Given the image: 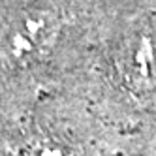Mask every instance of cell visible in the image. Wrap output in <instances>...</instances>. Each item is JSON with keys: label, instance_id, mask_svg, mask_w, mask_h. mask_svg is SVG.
<instances>
[{"label": "cell", "instance_id": "1", "mask_svg": "<svg viewBox=\"0 0 156 156\" xmlns=\"http://www.w3.org/2000/svg\"><path fill=\"white\" fill-rule=\"evenodd\" d=\"M34 156H62V154H55V152H40V154H34Z\"/></svg>", "mask_w": 156, "mask_h": 156}]
</instances>
